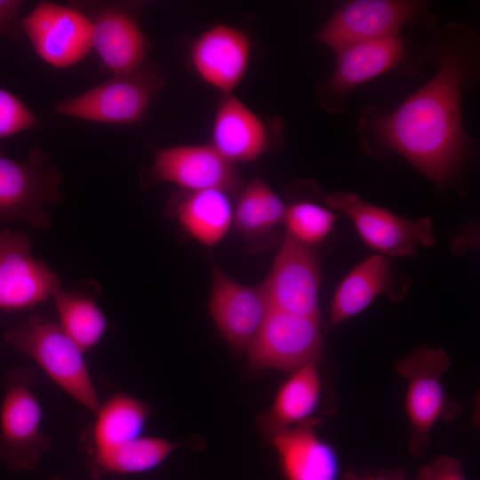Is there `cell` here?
I'll return each mask as SVG.
<instances>
[{"label":"cell","mask_w":480,"mask_h":480,"mask_svg":"<svg viewBox=\"0 0 480 480\" xmlns=\"http://www.w3.org/2000/svg\"><path fill=\"white\" fill-rule=\"evenodd\" d=\"M436 75L394 112L364 111L361 138L400 154L437 185L446 183L466 145L462 92L476 68V39L464 25L446 28Z\"/></svg>","instance_id":"1"},{"label":"cell","mask_w":480,"mask_h":480,"mask_svg":"<svg viewBox=\"0 0 480 480\" xmlns=\"http://www.w3.org/2000/svg\"><path fill=\"white\" fill-rule=\"evenodd\" d=\"M5 340L34 360L69 396L92 412H97L101 402L84 351L58 323L33 316L10 327Z\"/></svg>","instance_id":"2"},{"label":"cell","mask_w":480,"mask_h":480,"mask_svg":"<svg viewBox=\"0 0 480 480\" xmlns=\"http://www.w3.org/2000/svg\"><path fill=\"white\" fill-rule=\"evenodd\" d=\"M167 82V74L148 61L53 106V113L88 122L129 125L141 123Z\"/></svg>","instance_id":"3"},{"label":"cell","mask_w":480,"mask_h":480,"mask_svg":"<svg viewBox=\"0 0 480 480\" xmlns=\"http://www.w3.org/2000/svg\"><path fill=\"white\" fill-rule=\"evenodd\" d=\"M451 358L441 348H418L396 363L395 369L407 380L405 410L410 422L409 449L421 455L431 442V430L439 420L456 418L460 407L448 398L444 375Z\"/></svg>","instance_id":"4"},{"label":"cell","mask_w":480,"mask_h":480,"mask_svg":"<svg viewBox=\"0 0 480 480\" xmlns=\"http://www.w3.org/2000/svg\"><path fill=\"white\" fill-rule=\"evenodd\" d=\"M61 183L58 166L39 146L23 161L0 154V224L23 220L35 228H49L52 217L46 206L61 201Z\"/></svg>","instance_id":"5"},{"label":"cell","mask_w":480,"mask_h":480,"mask_svg":"<svg viewBox=\"0 0 480 480\" xmlns=\"http://www.w3.org/2000/svg\"><path fill=\"white\" fill-rule=\"evenodd\" d=\"M36 374L27 369L5 375L0 409V463L16 471L34 469L52 441L42 430V408L32 386Z\"/></svg>","instance_id":"6"},{"label":"cell","mask_w":480,"mask_h":480,"mask_svg":"<svg viewBox=\"0 0 480 480\" xmlns=\"http://www.w3.org/2000/svg\"><path fill=\"white\" fill-rule=\"evenodd\" d=\"M90 20L93 50L111 76L135 71L149 61L151 44L140 24L143 4L131 1H72Z\"/></svg>","instance_id":"7"},{"label":"cell","mask_w":480,"mask_h":480,"mask_svg":"<svg viewBox=\"0 0 480 480\" xmlns=\"http://www.w3.org/2000/svg\"><path fill=\"white\" fill-rule=\"evenodd\" d=\"M20 27L37 56L56 68L73 67L93 50L90 20L72 2L41 1Z\"/></svg>","instance_id":"8"},{"label":"cell","mask_w":480,"mask_h":480,"mask_svg":"<svg viewBox=\"0 0 480 480\" xmlns=\"http://www.w3.org/2000/svg\"><path fill=\"white\" fill-rule=\"evenodd\" d=\"M319 319L270 309L247 349L249 369L292 372L316 363L323 348Z\"/></svg>","instance_id":"9"},{"label":"cell","mask_w":480,"mask_h":480,"mask_svg":"<svg viewBox=\"0 0 480 480\" xmlns=\"http://www.w3.org/2000/svg\"><path fill=\"white\" fill-rule=\"evenodd\" d=\"M331 208L348 216L369 246L390 256H410L435 244L430 219L407 220L344 191L326 196Z\"/></svg>","instance_id":"10"},{"label":"cell","mask_w":480,"mask_h":480,"mask_svg":"<svg viewBox=\"0 0 480 480\" xmlns=\"http://www.w3.org/2000/svg\"><path fill=\"white\" fill-rule=\"evenodd\" d=\"M320 266L312 247L285 234L261 284L270 309L320 318Z\"/></svg>","instance_id":"11"},{"label":"cell","mask_w":480,"mask_h":480,"mask_svg":"<svg viewBox=\"0 0 480 480\" xmlns=\"http://www.w3.org/2000/svg\"><path fill=\"white\" fill-rule=\"evenodd\" d=\"M154 153L147 175L150 183H172L188 191L221 189L233 196L244 187L236 164L211 144L156 148Z\"/></svg>","instance_id":"12"},{"label":"cell","mask_w":480,"mask_h":480,"mask_svg":"<svg viewBox=\"0 0 480 480\" xmlns=\"http://www.w3.org/2000/svg\"><path fill=\"white\" fill-rule=\"evenodd\" d=\"M59 276L34 257L29 236L22 231H0V308H30L52 297Z\"/></svg>","instance_id":"13"},{"label":"cell","mask_w":480,"mask_h":480,"mask_svg":"<svg viewBox=\"0 0 480 480\" xmlns=\"http://www.w3.org/2000/svg\"><path fill=\"white\" fill-rule=\"evenodd\" d=\"M412 1L359 0L344 4L318 31L316 39L333 52L358 42L400 34L420 17Z\"/></svg>","instance_id":"14"},{"label":"cell","mask_w":480,"mask_h":480,"mask_svg":"<svg viewBox=\"0 0 480 480\" xmlns=\"http://www.w3.org/2000/svg\"><path fill=\"white\" fill-rule=\"evenodd\" d=\"M400 34L363 41L335 51L336 68L317 89L324 108L340 112L347 105V96L362 84L396 67L404 54Z\"/></svg>","instance_id":"15"},{"label":"cell","mask_w":480,"mask_h":480,"mask_svg":"<svg viewBox=\"0 0 480 480\" xmlns=\"http://www.w3.org/2000/svg\"><path fill=\"white\" fill-rule=\"evenodd\" d=\"M209 309L217 329L238 354L248 349L270 310L261 284L237 283L217 265L212 266Z\"/></svg>","instance_id":"16"},{"label":"cell","mask_w":480,"mask_h":480,"mask_svg":"<svg viewBox=\"0 0 480 480\" xmlns=\"http://www.w3.org/2000/svg\"><path fill=\"white\" fill-rule=\"evenodd\" d=\"M280 124L269 123L235 95H223L214 115L211 145L228 161L251 163L276 146Z\"/></svg>","instance_id":"17"},{"label":"cell","mask_w":480,"mask_h":480,"mask_svg":"<svg viewBox=\"0 0 480 480\" xmlns=\"http://www.w3.org/2000/svg\"><path fill=\"white\" fill-rule=\"evenodd\" d=\"M189 57L198 77L222 95H230L243 81L251 57L248 35L228 24H215L192 43Z\"/></svg>","instance_id":"18"},{"label":"cell","mask_w":480,"mask_h":480,"mask_svg":"<svg viewBox=\"0 0 480 480\" xmlns=\"http://www.w3.org/2000/svg\"><path fill=\"white\" fill-rule=\"evenodd\" d=\"M320 420L311 418L274 435L284 480H339L340 461L335 449L316 432Z\"/></svg>","instance_id":"19"},{"label":"cell","mask_w":480,"mask_h":480,"mask_svg":"<svg viewBox=\"0 0 480 480\" xmlns=\"http://www.w3.org/2000/svg\"><path fill=\"white\" fill-rule=\"evenodd\" d=\"M230 194L221 189L180 190L169 200L166 212L200 244L219 243L233 223Z\"/></svg>","instance_id":"20"},{"label":"cell","mask_w":480,"mask_h":480,"mask_svg":"<svg viewBox=\"0 0 480 480\" xmlns=\"http://www.w3.org/2000/svg\"><path fill=\"white\" fill-rule=\"evenodd\" d=\"M286 207L260 176L243 187L234 208L232 224L244 236L249 252H262L275 244L278 239L277 228L284 222Z\"/></svg>","instance_id":"21"},{"label":"cell","mask_w":480,"mask_h":480,"mask_svg":"<svg viewBox=\"0 0 480 480\" xmlns=\"http://www.w3.org/2000/svg\"><path fill=\"white\" fill-rule=\"evenodd\" d=\"M320 393L321 381L316 363L291 372L278 389L271 407L257 419L258 426L270 439L276 433L313 418Z\"/></svg>","instance_id":"22"},{"label":"cell","mask_w":480,"mask_h":480,"mask_svg":"<svg viewBox=\"0 0 480 480\" xmlns=\"http://www.w3.org/2000/svg\"><path fill=\"white\" fill-rule=\"evenodd\" d=\"M88 457L141 436L151 410L138 398L116 392L97 411Z\"/></svg>","instance_id":"23"},{"label":"cell","mask_w":480,"mask_h":480,"mask_svg":"<svg viewBox=\"0 0 480 480\" xmlns=\"http://www.w3.org/2000/svg\"><path fill=\"white\" fill-rule=\"evenodd\" d=\"M390 284L391 270L384 256L376 254L362 261L335 292L330 309L331 324L335 326L362 312Z\"/></svg>","instance_id":"24"},{"label":"cell","mask_w":480,"mask_h":480,"mask_svg":"<svg viewBox=\"0 0 480 480\" xmlns=\"http://www.w3.org/2000/svg\"><path fill=\"white\" fill-rule=\"evenodd\" d=\"M59 324L84 351L94 348L102 339L108 321L95 301L96 294L81 289L53 293Z\"/></svg>","instance_id":"25"},{"label":"cell","mask_w":480,"mask_h":480,"mask_svg":"<svg viewBox=\"0 0 480 480\" xmlns=\"http://www.w3.org/2000/svg\"><path fill=\"white\" fill-rule=\"evenodd\" d=\"M179 444L156 436H140L107 452L90 456L92 475L133 474L151 470L163 463Z\"/></svg>","instance_id":"26"},{"label":"cell","mask_w":480,"mask_h":480,"mask_svg":"<svg viewBox=\"0 0 480 480\" xmlns=\"http://www.w3.org/2000/svg\"><path fill=\"white\" fill-rule=\"evenodd\" d=\"M336 214L311 202H298L286 207V234L308 246L322 242L331 232Z\"/></svg>","instance_id":"27"},{"label":"cell","mask_w":480,"mask_h":480,"mask_svg":"<svg viewBox=\"0 0 480 480\" xmlns=\"http://www.w3.org/2000/svg\"><path fill=\"white\" fill-rule=\"evenodd\" d=\"M41 124L40 118L22 100L0 87V140L36 128Z\"/></svg>","instance_id":"28"},{"label":"cell","mask_w":480,"mask_h":480,"mask_svg":"<svg viewBox=\"0 0 480 480\" xmlns=\"http://www.w3.org/2000/svg\"><path fill=\"white\" fill-rule=\"evenodd\" d=\"M418 480H468L462 462L450 455H441L422 466L418 473Z\"/></svg>","instance_id":"29"},{"label":"cell","mask_w":480,"mask_h":480,"mask_svg":"<svg viewBox=\"0 0 480 480\" xmlns=\"http://www.w3.org/2000/svg\"><path fill=\"white\" fill-rule=\"evenodd\" d=\"M27 2L0 0V38L13 36L20 29L21 12Z\"/></svg>","instance_id":"30"},{"label":"cell","mask_w":480,"mask_h":480,"mask_svg":"<svg viewBox=\"0 0 480 480\" xmlns=\"http://www.w3.org/2000/svg\"><path fill=\"white\" fill-rule=\"evenodd\" d=\"M343 480H404V472L399 469H380L377 471H349Z\"/></svg>","instance_id":"31"},{"label":"cell","mask_w":480,"mask_h":480,"mask_svg":"<svg viewBox=\"0 0 480 480\" xmlns=\"http://www.w3.org/2000/svg\"><path fill=\"white\" fill-rule=\"evenodd\" d=\"M52 480H65V479L60 478V477H54V478H52Z\"/></svg>","instance_id":"32"}]
</instances>
